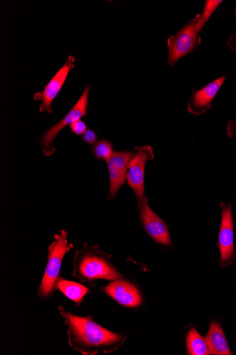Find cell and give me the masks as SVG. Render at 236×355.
<instances>
[{
  "mask_svg": "<svg viewBox=\"0 0 236 355\" xmlns=\"http://www.w3.org/2000/svg\"><path fill=\"white\" fill-rule=\"evenodd\" d=\"M63 318L71 348L84 355H95L99 352H111L122 345L124 336L114 333L99 325L91 316H78L58 306Z\"/></svg>",
  "mask_w": 236,
  "mask_h": 355,
  "instance_id": "obj_1",
  "label": "cell"
},
{
  "mask_svg": "<svg viewBox=\"0 0 236 355\" xmlns=\"http://www.w3.org/2000/svg\"><path fill=\"white\" fill-rule=\"evenodd\" d=\"M72 276L92 286L98 280L114 281L123 277L110 262L108 254L98 245L89 246L87 243L75 252Z\"/></svg>",
  "mask_w": 236,
  "mask_h": 355,
  "instance_id": "obj_2",
  "label": "cell"
},
{
  "mask_svg": "<svg viewBox=\"0 0 236 355\" xmlns=\"http://www.w3.org/2000/svg\"><path fill=\"white\" fill-rule=\"evenodd\" d=\"M73 247L74 245L67 241L66 231L61 230L60 234L55 235L54 241L48 247V262L38 289V295L41 300H48L53 296L64 257Z\"/></svg>",
  "mask_w": 236,
  "mask_h": 355,
  "instance_id": "obj_3",
  "label": "cell"
},
{
  "mask_svg": "<svg viewBox=\"0 0 236 355\" xmlns=\"http://www.w3.org/2000/svg\"><path fill=\"white\" fill-rule=\"evenodd\" d=\"M136 153L129 161L127 174L128 185L136 193L138 203L147 200L145 191V173L147 163L153 159L154 153L149 146L136 148Z\"/></svg>",
  "mask_w": 236,
  "mask_h": 355,
  "instance_id": "obj_4",
  "label": "cell"
},
{
  "mask_svg": "<svg viewBox=\"0 0 236 355\" xmlns=\"http://www.w3.org/2000/svg\"><path fill=\"white\" fill-rule=\"evenodd\" d=\"M89 91L90 86H87L79 101L71 111L60 122L48 128L40 140L43 152L46 156H51L55 152L53 141L65 126L71 125L75 121L88 115Z\"/></svg>",
  "mask_w": 236,
  "mask_h": 355,
  "instance_id": "obj_5",
  "label": "cell"
},
{
  "mask_svg": "<svg viewBox=\"0 0 236 355\" xmlns=\"http://www.w3.org/2000/svg\"><path fill=\"white\" fill-rule=\"evenodd\" d=\"M200 15H198L185 26L175 36L167 40L168 62L171 66L182 57L191 52L196 46L199 32L197 25Z\"/></svg>",
  "mask_w": 236,
  "mask_h": 355,
  "instance_id": "obj_6",
  "label": "cell"
},
{
  "mask_svg": "<svg viewBox=\"0 0 236 355\" xmlns=\"http://www.w3.org/2000/svg\"><path fill=\"white\" fill-rule=\"evenodd\" d=\"M75 58L73 55L67 58L62 67L50 80L44 91L36 94L35 100L42 101L39 107L41 113L44 111L53 113L52 103L62 89L71 71L75 68Z\"/></svg>",
  "mask_w": 236,
  "mask_h": 355,
  "instance_id": "obj_7",
  "label": "cell"
},
{
  "mask_svg": "<svg viewBox=\"0 0 236 355\" xmlns=\"http://www.w3.org/2000/svg\"><path fill=\"white\" fill-rule=\"evenodd\" d=\"M103 292L118 304L127 308H138L143 302L138 286L122 279L114 280L105 286Z\"/></svg>",
  "mask_w": 236,
  "mask_h": 355,
  "instance_id": "obj_8",
  "label": "cell"
},
{
  "mask_svg": "<svg viewBox=\"0 0 236 355\" xmlns=\"http://www.w3.org/2000/svg\"><path fill=\"white\" fill-rule=\"evenodd\" d=\"M140 220L147 234L158 244L170 246L172 240L165 223L150 208L147 200L138 203Z\"/></svg>",
  "mask_w": 236,
  "mask_h": 355,
  "instance_id": "obj_9",
  "label": "cell"
},
{
  "mask_svg": "<svg viewBox=\"0 0 236 355\" xmlns=\"http://www.w3.org/2000/svg\"><path fill=\"white\" fill-rule=\"evenodd\" d=\"M134 154L131 151H114L107 161L110 178L109 200H113L125 184L129 161Z\"/></svg>",
  "mask_w": 236,
  "mask_h": 355,
  "instance_id": "obj_10",
  "label": "cell"
},
{
  "mask_svg": "<svg viewBox=\"0 0 236 355\" xmlns=\"http://www.w3.org/2000/svg\"><path fill=\"white\" fill-rule=\"evenodd\" d=\"M221 263L226 266L230 262L234 253L233 221L230 206L223 208L221 230L219 234Z\"/></svg>",
  "mask_w": 236,
  "mask_h": 355,
  "instance_id": "obj_11",
  "label": "cell"
},
{
  "mask_svg": "<svg viewBox=\"0 0 236 355\" xmlns=\"http://www.w3.org/2000/svg\"><path fill=\"white\" fill-rule=\"evenodd\" d=\"M224 80L225 77L224 76L210 83L203 89L194 91L188 103V111L193 114L199 115L208 110Z\"/></svg>",
  "mask_w": 236,
  "mask_h": 355,
  "instance_id": "obj_12",
  "label": "cell"
},
{
  "mask_svg": "<svg viewBox=\"0 0 236 355\" xmlns=\"http://www.w3.org/2000/svg\"><path fill=\"white\" fill-rule=\"evenodd\" d=\"M62 293L66 298L75 302L76 306L84 302L85 296L92 293L91 290L78 282L67 280L60 276L55 282L54 292Z\"/></svg>",
  "mask_w": 236,
  "mask_h": 355,
  "instance_id": "obj_13",
  "label": "cell"
},
{
  "mask_svg": "<svg viewBox=\"0 0 236 355\" xmlns=\"http://www.w3.org/2000/svg\"><path fill=\"white\" fill-rule=\"evenodd\" d=\"M206 340L210 354L217 355L231 354L223 329L218 322H212Z\"/></svg>",
  "mask_w": 236,
  "mask_h": 355,
  "instance_id": "obj_14",
  "label": "cell"
},
{
  "mask_svg": "<svg viewBox=\"0 0 236 355\" xmlns=\"http://www.w3.org/2000/svg\"><path fill=\"white\" fill-rule=\"evenodd\" d=\"M187 349L188 354L192 355L210 354L206 338H202L194 329L190 330L187 336Z\"/></svg>",
  "mask_w": 236,
  "mask_h": 355,
  "instance_id": "obj_15",
  "label": "cell"
},
{
  "mask_svg": "<svg viewBox=\"0 0 236 355\" xmlns=\"http://www.w3.org/2000/svg\"><path fill=\"white\" fill-rule=\"evenodd\" d=\"M93 155L97 159H105L107 161L112 155L113 146L107 140L98 141L93 147Z\"/></svg>",
  "mask_w": 236,
  "mask_h": 355,
  "instance_id": "obj_16",
  "label": "cell"
},
{
  "mask_svg": "<svg viewBox=\"0 0 236 355\" xmlns=\"http://www.w3.org/2000/svg\"><path fill=\"white\" fill-rule=\"evenodd\" d=\"M222 3V1H212L209 0L207 1L206 9L203 15H202L198 21L197 29L200 32L201 28H203L206 23L208 21L212 14L215 11L218 6Z\"/></svg>",
  "mask_w": 236,
  "mask_h": 355,
  "instance_id": "obj_17",
  "label": "cell"
},
{
  "mask_svg": "<svg viewBox=\"0 0 236 355\" xmlns=\"http://www.w3.org/2000/svg\"><path fill=\"white\" fill-rule=\"evenodd\" d=\"M70 128L72 132L78 136H82L88 129L86 123L82 119L73 123Z\"/></svg>",
  "mask_w": 236,
  "mask_h": 355,
  "instance_id": "obj_18",
  "label": "cell"
},
{
  "mask_svg": "<svg viewBox=\"0 0 236 355\" xmlns=\"http://www.w3.org/2000/svg\"><path fill=\"white\" fill-rule=\"evenodd\" d=\"M97 135L92 129H87L82 135L83 141L88 145H95L97 143Z\"/></svg>",
  "mask_w": 236,
  "mask_h": 355,
  "instance_id": "obj_19",
  "label": "cell"
},
{
  "mask_svg": "<svg viewBox=\"0 0 236 355\" xmlns=\"http://www.w3.org/2000/svg\"><path fill=\"white\" fill-rule=\"evenodd\" d=\"M228 133L230 136H236V121H234L231 125L229 126Z\"/></svg>",
  "mask_w": 236,
  "mask_h": 355,
  "instance_id": "obj_20",
  "label": "cell"
}]
</instances>
